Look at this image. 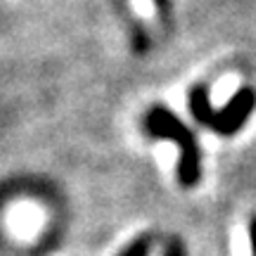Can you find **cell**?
I'll return each instance as SVG.
<instances>
[{"label": "cell", "mask_w": 256, "mask_h": 256, "mask_svg": "<svg viewBox=\"0 0 256 256\" xmlns=\"http://www.w3.org/2000/svg\"><path fill=\"white\" fill-rule=\"evenodd\" d=\"M145 130L152 138H168L174 140L180 162H178V183L183 188H194L202 178V150L190 128L166 107H152L145 116Z\"/></svg>", "instance_id": "cell-1"}, {"label": "cell", "mask_w": 256, "mask_h": 256, "mask_svg": "<svg viewBox=\"0 0 256 256\" xmlns=\"http://www.w3.org/2000/svg\"><path fill=\"white\" fill-rule=\"evenodd\" d=\"M254 107H256V92L252 90V88L238 90L223 110H214L206 86L200 83V86H194L190 90L192 119L197 121L200 126H206V128H211L214 133L226 136V138L235 136V133H240V130L244 128V124L249 121Z\"/></svg>", "instance_id": "cell-2"}, {"label": "cell", "mask_w": 256, "mask_h": 256, "mask_svg": "<svg viewBox=\"0 0 256 256\" xmlns=\"http://www.w3.org/2000/svg\"><path fill=\"white\" fill-rule=\"evenodd\" d=\"M150 252H152V238H150V235H142V238L133 240L119 256H150Z\"/></svg>", "instance_id": "cell-3"}, {"label": "cell", "mask_w": 256, "mask_h": 256, "mask_svg": "<svg viewBox=\"0 0 256 256\" xmlns=\"http://www.w3.org/2000/svg\"><path fill=\"white\" fill-rule=\"evenodd\" d=\"M164 256H188V252H185V247H183V242H180V240H171V242L166 244Z\"/></svg>", "instance_id": "cell-4"}, {"label": "cell", "mask_w": 256, "mask_h": 256, "mask_svg": "<svg viewBox=\"0 0 256 256\" xmlns=\"http://www.w3.org/2000/svg\"><path fill=\"white\" fill-rule=\"evenodd\" d=\"M249 242H252V254L256 256V216L249 223Z\"/></svg>", "instance_id": "cell-5"}]
</instances>
